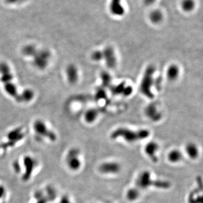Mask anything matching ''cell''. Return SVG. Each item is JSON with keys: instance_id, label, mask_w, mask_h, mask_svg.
Masks as SVG:
<instances>
[{"instance_id": "3957f363", "label": "cell", "mask_w": 203, "mask_h": 203, "mask_svg": "<svg viewBox=\"0 0 203 203\" xmlns=\"http://www.w3.org/2000/svg\"><path fill=\"white\" fill-rule=\"evenodd\" d=\"M155 68L153 66H150L147 68L144 73L140 85V89L144 95L149 98L154 97L151 91V88L154 83V73Z\"/></svg>"}, {"instance_id": "836d02e7", "label": "cell", "mask_w": 203, "mask_h": 203, "mask_svg": "<svg viewBox=\"0 0 203 203\" xmlns=\"http://www.w3.org/2000/svg\"><path fill=\"white\" fill-rule=\"evenodd\" d=\"M6 190L4 187L2 186H0V199H2L5 194Z\"/></svg>"}, {"instance_id": "8fae6325", "label": "cell", "mask_w": 203, "mask_h": 203, "mask_svg": "<svg viewBox=\"0 0 203 203\" xmlns=\"http://www.w3.org/2000/svg\"><path fill=\"white\" fill-rule=\"evenodd\" d=\"M0 80L4 84L10 83L13 80L14 76L10 67L4 62L0 63Z\"/></svg>"}, {"instance_id": "d4e9b609", "label": "cell", "mask_w": 203, "mask_h": 203, "mask_svg": "<svg viewBox=\"0 0 203 203\" xmlns=\"http://www.w3.org/2000/svg\"><path fill=\"white\" fill-rule=\"evenodd\" d=\"M151 21L154 23H160L163 19V14L158 10H154L150 15Z\"/></svg>"}, {"instance_id": "ac0fdd59", "label": "cell", "mask_w": 203, "mask_h": 203, "mask_svg": "<svg viewBox=\"0 0 203 203\" xmlns=\"http://www.w3.org/2000/svg\"><path fill=\"white\" fill-rule=\"evenodd\" d=\"M186 151L191 159H196L199 156V150L194 143H189L186 146Z\"/></svg>"}, {"instance_id": "83f0119b", "label": "cell", "mask_w": 203, "mask_h": 203, "mask_svg": "<svg viewBox=\"0 0 203 203\" xmlns=\"http://www.w3.org/2000/svg\"><path fill=\"white\" fill-rule=\"evenodd\" d=\"M101 77L104 86H108L110 85L111 82V77L109 73L107 72H103L101 75Z\"/></svg>"}, {"instance_id": "6da1fadb", "label": "cell", "mask_w": 203, "mask_h": 203, "mask_svg": "<svg viewBox=\"0 0 203 203\" xmlns=\"http://www.w3.org/2000/svg\"><path fill=\"white\" fill-rule=\"evenodd\" d=\"M150 135V131L146 129L133 130L128 128H120L112 132L111 134V138L112 139L123 138L125 141L132 143L146 139Z\"/></svg>"}, {"instance_id": "7402d4cb", "label": "cell", "mask_w": 203, "mask_h": 203, "mask_svg": "<svg viewBox=\"0 0 203 203\" xmlns=\"http://www.w3.org/2000/svg\"><path fill=\"white\" fill-rule=\"evenodd\" d=\"M180 73V70L176 65L173 64L169 67L167 70V77L170 80H174L176 79Z\"/></svg>"}, {"instance_id": "484cf974", "label": "cell", "mask_w": 203, "mask_h": 203, "mask_svg": "<svg viewBox=\"0 0 203 203\" xmlns=\"http://www.w3.org/2000/svg\"><path fill=\"white\" fill-rule=\"evenodd\" d=\"M195 4L194 0H183L182 8L186 12H190L194 9Z\"/></svg>"}, {"instance_id": "cb8c5ba5", "label": "cell", "mask_w": 203, "mask_h": 203, "mask_svg": "<svg viewBox=\"0 0 203 203\" xmlns=\"http://www.w3.org/2000/svg\"><path fill=\"white\" fill-rule=\"evenodd\" d=\"M97 115V111L95 109H90L85 113L84 118L87 123H91L96 119Z\"/></svg>"}, {"instance_id": "d6986e66", "label": "cell", "mask_w": 203, "mask_h": 203, "mask_svg": "<svg viewBox=\"0 0 203 203\" xmlns=\"http://www.w3.org/2000/svg\"><path fill=\"white\" fill-rule=\"evenodd\" d=\"M4 89L6 93L9 95L11 97L15 98V99L17 100L19 94H18L17 88L15 84L11 82L5 84Z\"/></svg>"}, {"instance_id": "277c9868", "label": "cell", "mask_w": 203, "mask_h": 203, "mask_svg": "<svg viewBox=\"0 0 203 203\" xmlns=\"http://www.w3.org/2000/svg\"><path fill=\"white\" fill-rule=\"evenodd\" d=\"M33 128L35 133L36 136L39 139L46 138L50 141L54 142L56 141L57 135L55 133L48 128L47 125L42 120H36L33 125Z\"/></svg>"}, {"instance_id": "e0dca14e", "label": "cell", "mask_w": 203, "mask_h": 203, "mask_svg": "<svg viewBox=\"0 0 203 203\" xmlns=\"http://www.w3.org/2000/svg\"><path fill=\"white\" fill-rule=\"evenodd\" d=\"M35 96V94L32 90L30 89H26L23 91L21 94L19 95L17 101L18 102H30L31 101Z\"/></svg>"}, {"instance_id": "9c48e42d", "label": "cell", "mask_w": 203, "mask_h": 203, "mask_svg": "<svg viewBox=\"0 0 203 203\" xmlns=\"http://www.w3.org/2000/svg\"><path fill=\"white\" fill-rule=\"evenodd\" d=\"M196 182L198 186L190 192L188 197L189 203H202V196L200 194L203 190V181L201 177H198Z\"/></svg>"}, {"instance_id": "f1b7e54d", "label": "cell", "mask_w": 203, "mask_h": 203, "mask_svg": "<svg viewBox=\"0 0 203 203\" xmlns=\"http://www.w3.org/2000/svg\"><path fill=\"white\" fill-rule=\"evenodd\" d=\"M12 167H13L14 172L16 173H20L21 172L22 168L19 160H15L14 161H13V164H12Z\"/></svg>"}, {"instance_id": "4316f807", "label": "cell", "mask_w": 203, "mask_h": 203, "mask_svg": "<svg viewBox=\"0 0 203 203\" xmlns=\"http://www.w3.org/2000/svg\"><path fill=\"white\" fill-rule=\"evenodd\" d=\"M37 49L34 45H27L23 49L22 52L23 55L27 57H33L36 52H37Z\"/></svg>"}, {"instance_id": "9a60e30c", "label": "cell", "mask_w": 203, "mask_h": 203, "mask_svg": "<svg viewBox=\"0 0 203 203\" xmlns=\"http://www.w3.org/2000/svg\"><path fill=\"white\" fill-rule=\"evenodd\" d=\"M111 92L114 94L119 95L123 94L125 96H128L130 95L133 92L132 86L129 85H126L124 83H122L117 85L112 86L111 88Z\"/></svg>"}, {"instance_id": "2e32d148", "label": "cell", "mask_w": 203, "mask_h": 203, "mask_svg": "<svg viewBox=\"0 0 203 203\" xmlns=\"http://www.w3.org/2000/svg\"><path fill=\"white\" fill-rule=\"evenodd\" d=\"M66 74L68 81L70 84H74L79 79V72L74 64H70L66 68Z\"/></svg>"}, {"instance_id": "4dcf8cb0", "label": "cell", "mask_w": 203, "mask_h": 203, "mask_svg": "<svg viewBox=\"0 0 203 203\" xmlns=\"http://www.w3.org/2000/svg\"><path fill=\"white\" fill-rule=\"evenodd\" d=\"M106 93L105 90L101 88H99L97 90L95 93V97L97 99H101L105 98L106 97Z\"/></svg>"}, {"instance_id": "d6a6232c", "label": "cell", "mask_w": 203, "mask_h": 203, "mask_svg": "<svg viewBox=\"0 0 203 203\" xmlns=\"http://www.w3.org/2000/svg\"><path fill=\"white\" fill-rule=\"evenodd\" d=\"M161 81H162V80L160 77H158V79H156L155 80H154V84L156 88L157 89H159L160 88L161 85Z\"/></svg>"}, {"instance_id": "4fadbf2b", "label": "cell", "mask_w": 203, "mask_h": 203, "mask_svg": "<svg viewBox=\"0 0 203 203\" xmlns=\"http://www.w3.org/2000/svg\"><path fill=\"white\" fill-rule=\"evenodd\" d=\"M102 53L103 59L105 60L107 66L110 68H114L116 64V58L114 50L111 47H107Z\"/></svg>"}, {"instance_id": "30bf717a", "label": "cell", "mask_w": 203, "mask_h": 203, "mask_svg": "<svg viewBox=\"0 0 203 203\" xmlns=\"http://www.w3.org/2000/svg\"><path fill=\"white\" fill-rule=\"evenodd\" d=\"M100 172L108 174H117L121 170V166L117 162H106L102 164L99 167Z\"/></svg>"}, {"instance_id": "44dd1931", "label": "cell", "mask_w": 203, "mask_h": 203, "mask_svg": "<svg viewBox=\"0 0 203 203\" xmlns=\"http://www.w3.org/2000/svg\"><path fill=\"white\" fill-rule=\"evenodd\" d=\"M147 116L154 121H158L160 119V115L154 105H150L146 109Z\"/></svg>"}, {"instance_id": "8992f818", "label": "cell", "mask_w": 203, "mask_h": 203, "mask_svg": "<svg viewBox=\"0 0 203 203\" xmlns=\"http://www.w3.org/2000/svg\"><path fill=\"white\" fill-rule=\"evenodd\" d=\"M33 58V64L37 69L44 70L49 64L51 54L48 50H41L36 52Z\"/></svg>"}, {"instance_id": "ffe728a7", "label": "cell", "mask_w": 203, "mask_h": 203, "mask_svg": "<svg viewBox=\"0 0 203 203\" xmlns=\"http://www.w3.org/2000/svg\"><path fill=\"white\" fill-rule=\"evenodd\" d=\"M183 159V154L178 150L171 151L168 155V159L172 163H177Z\"/></svg>"}, {"instance_id": "52a82bcc", "label": "cell", "mask_w": 203, "mask_h": 203, "mask_svg": "<svg viewBox=\"0 0 203 203\" xmlns=\"http://www.w3.org/2000/svg\"><path fill=\"white\" fill-rule=\"evenodd\" d=\"M23 163L24 172L23 174L22 180L23 181L27 182L31 178L32 173L37 165V162L33 157L27 155L24 157Z\"/></svg>"}, {"instance_id": "7c38bea8", "label": "cell", "mask_w": 203, "mask_h": 203, "mask_svg": "<svg viewBox=\"0 0 203 203\" xmlns=\"http://www.w3.org/2000/svg\"><path fill=\"white\" fill-rule=\"evenodd\" d=\"M159 147L158 144L155 142H150L145 147V152L148 156L149 159L154 163L158 161V158L156 155L159 150Z\"/></svg>"}, {"instance_id": "5bb4252c", "label": "cell", "mask_w": 203, "mask_h": 203, "mask_svg": "<svg viewBox=\"0 0 203 203\" xmlns=\"http://www.w3.org/2000/svg\"><path fill=\"white\" fill-rule=\"evenodd\" d=\"M110 10L111 14L115 16H123L125 13V9L121 4V0H111Z\"/></svg>"}, {"instance_id": "603a6c76", "label": "cell", "mask_w": 203, "mask_h": 203, "mask_svg": "<svg viewBox=\"0 0 203 203\" xmlns=\"http://www.w3.org/2000/svg\"><path fill=\"white\" fill-rule=\"evenodd\" d=\"M140 195V191L139 189L133 187L130 189L126 192V198L129 201H134L137 200Z\"/></svg>"}, {"instance_id": "7a4b0ae2", "label": "cell", "mask_w": 203, "mask_h": 203, "mask_svg": "<svg viewBox=\"0 0 203 203\" xmlns=\"http://www.w3.org/2000/svg\"><path fill=\"white\" fill-rule=\"evenodd\" d=\"M136 185L139 189H146L150 187H154L160 189L166 190L171 187V183L169 181L152 180L150 173L147 170L143 171L139 175L136 181Z\"/></svg>"}, {"instance_id": "e575fe53", "label": "cell", "mask_w": 203, "mask_h": 203, "mask_svg": "<svg viewBox=\"0 0 203 203\" xmlns=\"http://www.w3.org/2000/svg\"><path fill=\"white\" fill-rule=\"evenodd\" d=\"M156 0H143L144 4L147 5V6H150L152 4H153Z\"/></svg>"}, {"instance_id": "f546056e", "label": "cell", "mask_w": 203, "mask_h": 203, "mask_svg": "<svg viewBox=\"0 0 203 203\" xmlns=\"http://www.w3.org/2000/svg\"><path fill=\"white\" fill-rule=\"evenodd\" d=\"M92 58L95 61H100L103 58V53L101 51H95L92 54Z\"/></svg>"}, {"instance_id": "ba28073f", "label": "cell", "mask_w": 203, "mask_h": 203, "mask_svg": "<svg viewBox=\"0 0 203 203\" xmlns=\"http://www.w3.org/2000/svg\"><path fill=\"white\" fill-rule=\"evenodd\" d=\"M24 136V134L22 132V128L19 127L14 129L8 133L7 135L8 142L4 143L2 148L6 150V148L13 147L17 142L21 141Z\"/></svg>"}, {"instance_id": "1f68e13d", "label": "cell", "mask_w": 203, "mask_h": 203, "mask_svg": "<svg viewBox=\"0 0 203 203\" xmlns=\"http://www.w3.org/2000/svg\"><path fill=\"white\" fill-rule=\"evenodd\" d=\"M58 203H71V199L70 198V197L67 195H63L62 197L61 198V199L59 201Z\"/></svg>"}, {"instance_id": "5b68a950", "label": "cell", "mask_w": 203, "mask_h": 203, "mask_svg": "<svg viewBox=\"0 0 203 203\" xmlns=\"http://www.w3.org/2000/svg\"><path fill=\"white\" fill-rule=\"evenodd\" d=\"M80 155V151L77 148H72L67 154L66 163L67 167L72 171H77L81 167Z\"/></svg>"}]
</instances>
